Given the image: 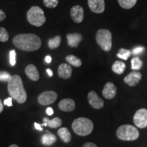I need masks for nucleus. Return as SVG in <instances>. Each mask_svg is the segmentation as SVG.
<instances>
[{"label":"nucleus","mask_w":147,"mask_h":147,"mask_svg":"<svg viewBox=\"0 0 147 147\" xmlns=\"http://www.w3.org/2000/svg\"><path fill=\"white\" fill-rule=\"evenodd\" d=\"M14 45L20 50L32 52L41 47V39L34 34H18L13 38Z\"/></svg>","instance_id":"nucleus-1"},{"label":"nucleus","mask_w":147,"mask_h":147,"mask_svg":"<svg viewBox=\"0 0 147 147\" xmlns=\"http://www.w3.org/2000/svg\"><path fill=\"white\" fill-rule=\"evenodd\" d=\"M8 90L11 97L19 104H23L27 100V95L24 88L23 80L18 75L12 76L8 82Z\"/></svg>","instance_id":"nucleus-2"},{"label":"nucleus","mask_w":147,"mask_h":147,"mask_svg":"<svg viewBox=\"0 0 147 147\" xmlns=\"http://www.w3.org/2000/svg\"><path fill=\"white\" fill-rule=\"evenodd\" d=\"M71 127H72L73 131L77 135L80 136H86L93 131V123L89 119L80 117L73 121Z\"/></svg>","instance_id":"nucleus-3"},{"label":"nucleus","mask_w":147,"mask_h":147,"mask_svg":"<svg viewBox=\"0 0 147 147\" xmlns=\"http://www.w3.org/2000/svg\"><path fill=\"white\" fill-rule=\"evenodd\" d=\"M27 20L33 26H42L46 22L44 11L40 7L32 6L27 12Z\"/></svg>","instance_id":"nucleus-4"},{"label":"nucleus","mask_w":147,"mask_h":147,"mask_svg":"<svg viewBox=\"0 0 147 147\" xmlns=\"http://www.w3.org/2000/svg\"><path fill=\"white\" fill-rule=\"evenodd\" d=\"M117 136L121 140L133 141L138 138L139 131L133 125H123L119 127L117 129Z\"/></svg>","instance_id":"nucleus-5"},{"label":"nucleus","mask_w":147,"mask_h":147,"mask_svg":"<svg viewBox=\"0 0 147 147\" xmlns=\"http://www.w3.org/2000/svg\"><path fill=\"white\" fill-rule=\"evenodd\" d=\"M95 39L97 45L103 51L108 52L111 50L113 42H112V34L109 30L102 29L97 31Z\"/></svg>","instance_id":"nucleus-6"},{"label":"nucleus","mask_w":147,"mask_h":147,"mask_svg":"<svg viewBox=\"0 0 147 147\" xmlns=\"http://www.w3.org/2000/svg\"><path fill=\"white\" fill-rule=\"evenodd\" d=\"M134 123L139 128L143 129L147 127V109L140 108L135 113Z\"/></svg>","instance_id":"nucleus-7"},{"label":"nucleus","mask_w":147,"mask_h":147,"mask_svg":"<svg viewBox=\"0 0 147 147\" xmlns=\"http://www.w3.org/2000/svg\"><path fill=\"white\" fill-rule=\"evenodd\" d=\"M57 98V94L56 92L47 91L40 93L38 97V101L41 105L47 106L54 103Z\"/></svg>","instance_id":"nucleus-8"},{"label":"nucleus","mask_w":147,"mask_h":147,"mask_svg":"<svg viewBox=\"0 0 147 147\" xmlns=\"http://www.w3.org/2000/svg\"><path fill=\"white\" fill-rule=\"evenodd\" d=\"M88 101L91 107L95 109H101L104 107V102L100 97L98 96L96 92L91 91L88 94Z\"/></svg>","instance_id":"nucleus-9"},{"label":"nucleus","mask_w":147,"mask_h":147,"mask_svg":"<svg viewBox=\"0 0 147 147\" xmlns=\"http://www.w3.org/2000/svg\"><path fill=\"white\" fill-rule=\"evenodd\" d=\"M142 76V74L140 72L137 71H133L125 77L124 82L130 87H135L140 81Z\"/></svg>","instance_id":"nucleus-10"},{"label":"nucleus","mask_w":147,"mask_h":147,"mask_svg":"<svg viewBox=\"0 0 147 147\" xmlns=\"http://www.w3.org/2000/svg\"><path fill=\"white\" fill-rule=\"evenodd\" d=\"M71 18L75 23H80L84 19V9L80 5L73 6L70 10Z\"/></svg>","instance_id":"nucleus-11"},{"label":"nucleus","mask_w":147,"mask_h":147,"mask_svg":"<svg viewBox=\"0 0 147 147\" xmlns=\"http://www.w3.org/2000/svg\"><path fill=\"white\" fill-rule=\"evenodd\" d=\"M88 5L92 12L96 14H101L105 10L104 0H88Z\"/></svg>","instance_id":"nucleus-12"},{"label":"nucleus","mask_w":147,"mask_h":147,"mask_svg":"<svg viewBox=\"0 0 147 147\" xmlns=\"http://www.w3.org/2000/svg\"><path fill=\"white\" fill-rule=\"evenodd\" d=\"M117 93V87L113 82H108L104 86L102 91V95L105 98L111 100L115 97Z\"/></svg>","instance_id":"nucleus-13"},{"label":"nucleus","mask_w":147,"mask_h":147,"mask_svg":"<svg viewBox=\"0 0 147 147\" xmlns=\"http://www.w3.org/2000/svg\"><path fill=\"white\" fill-rule=\"evenodd\" d=\"M58 76L61 78L68 79L72 74V69L71 66L67 63H61L58 67Z\"/></svg>","instance_id":"nucleus-14"},{"label":"nucleus","mask_w":147,"mask_h":147,"mask_svg":"<svg viewBox=\"0 0 147 147\" xmlns=\"http://www.w3.org/2000/svg\"><path fill=\"white\" fill-rule=\"evenodd\" d=\"M67 40V45L71 48H77L79 46L80 42L82 41V36L78 33L68 34L66 36Z\"/></svg>","instance_id":"nucleus-15"},{"label":"nucleus","mask_w":147,"mask_h":147,"mask_svg":"<svg viewBox=\"0 0 147 147\" xmlns=\"http://www.w3.org/2000/svg\"><path fill=\"white\" fill-rule=\"evenodd\" d=\"M59 108L64 112H71L75 109L76 104L74 101L71 99L66 98L61 100L59 103Z\"/></svg>","instance_id":"nucleus-16"},{"label":"nucleus","mask_w":147,"mask_h":147,"mask_svg":"<svg viewBox=\"0 0 147 147\" xmlns=\"http://www.w3.org/2000/svg\"><path fill=\"white\" fill-rule=\"evenodd\" d=\"M25 74L28 78L33 81H38L40 78V74L38 69L33 64H29L25 67Z\"/></svg>","instance_id":"nucleus-17"},{"label":"nucleus","mask_w":147,"mask_h":147,"mask_svg":"<svg viewBox=\"0 0 147 147\" xmlns=\"http://www.w3.org/2000/svg\"><path fill=\"white\" fill-rule=\"evenodd\" d=\"M43 122L45 123L44 125L49 126L51 128H57L62 124L61 119L59 117H55L52 120H50L47 117H45L43 119Z\"/></svg>","instance_id":"nucleus-18"},{"label":"nucleus","mask_w":147,"mask_h":147,"mask_svg":"<svg viewBox=\"0 0 147 147\" xmlns=\"http://www.w3.org/2000/svg\"><path fill=\"white\" fill-rule=\"evenodd\" d=\"M56 141V136L49 131H47V133L44 134L42 137V143L45 146H51L54 144Z\"/></svg>","instance_id":"nucleus-19"},{"label":"nucleus","mask_w":147,"mask_h":147,"mask_svg":"<svg viewBox=\"0 0 147 147\" xmlns=\"http://www.w3.org/2000/svg\"><path fill=\"white\" fill-rule=\"evenodd\" d=\"M58 136L64 142H70L71 136L68 129L66 127H61L58 130Z\"/></svg>","instance_id":"nucleus-20"},{"label":"nucleus","mask_w":147,"mask_h":147,"mask_svg":"<svg viewBox=\"0 0 147 147\" xmlns=\"http://www.w3.org/2000/svg\"><path fill=\"white\" fill-rule=\"evenodd\" d=\"M126 65L123 62L120 61H117L113 63L112 66V69L114 72L117 74H122L125 69Z\"/></svg>","instance_id":"nucleus-21"},{"label":"nucleus","mask_w":147,"mask_h":147,"mask_svg":"<svg viewBox=\"0 0 147 147\" xmlns=\"http://www.w3.org/2000/svg\"><path fill=\"white\" fill-rule=\"evenodd\" d=\"M65 60L69 65L74 66V67H80L82 65V61L78 57L74 56V55H69L66 57Z\"/></svg>","instance_id":"nucleus-22"},{"label":"nucleus","mask_w":147,"mask_h":147,"mask_svg":"<svg viewBox=\"0 0 147 147\" xmlns=\"http://www.w3.org/2000/svg\"><path fill=\"white\" fill-rule=\"evenodd\" d=\"M61 38L60 36H57L54 38H51L49 40L48 42V45L51 49H57L61 45Z\"/></svg>","instance_id":"nucleus-23"},{"label":"nucleus","mask_w":147,"mask_h":147,"mask_svg":"<svg viewBox=\"0 0 147 147\" xmlns=\"http://www.w3.org/2000/svg\"><path fill=\"white\" fill-rule=\"evenodd\" d=\"M137 2V0H118L119 4L124 9H131Z\"/></svg>","instance_id":"nucleus-24"},{"label":"nucleus","mask_w":147,"mask_h":147,"mask_svg":"<svg viewBox=\"0 0 147 147\" xmlns=\"http://www.w3.org/2000/svg\"><path fill=\"white\" fill-rule=\"evenodd\" d=\"M131 69L133 70H139L142 68V65H143V62L140 59L139 57H134L131 59Z\"/></svg>","instance_id":"nucleus-25"},{"label":"nucleus","mask_w":147,"mask_h":147,"mask_svg":"<svg viewBox=\"0 0 147 147\" xmlns=\"http://www.w3.org/2000/svg\"><path fill=\"white\" fill-rule=\"evenodd\" d=\"M131 51L127 50V49H123L122 48V49H121L119 51V53H117V57L123 60H127L128 58L131 56Z\"/></svg>","instance_id":"nucleus-26"},{"label":"nucleus","mask_w":147,"mask_h":147,"mask_svg":"<svg viewBox=\"0 0 147 147\" xmlns=\"http://www.w3.org/2000/svg\"><path fill=\"white\" fill-rule=\"evenodd\" d=\"M9 40L8 31L3 27H0V42H5Z\"/></svg>","instance_id":"nucleus-27"},{"label":"nucleus","mask_w":147,"mask_h":147,"mask_svg":"<svg viewBox=\"0 0 147 147\" xmlns=\"http://www.w3.org/2000/svg\"><path fill=\"white\" fill-rule=\"evenodd\" d=\"M43 2L47 8H55L57 6L59 0H43Z\"/></svg>","instance_id":"nucleus-28"},{"label":"nucleus","mask_w":147,"mask_h":147,"mask_svg":"<svg viewBox=\"0 0 147 147\" xmlns=\"http://www.w3.org/2000/svg\"><path fill=\"white\" fill-rule=\"evenodd\" d=\"M12 78L10 73L5 71H0V81L1 82H9Z\"/></svg>","instance_id":"nucleus-29"},{"label":"nucleus","mask_w":147,"mask_h":147,"mask_svg":"<svg viewBox=\"0 0 147 147\" xmlns=\"http://www.w3.org/2000/svg\"><path fill=\"white\" fill-rule=\"evenodd\" d=\"M16 51L14 50H12L10 52V63L12 66H14L16 63Z\"/></svg>","instance_id":"nucleus-30"},{"label":"nucleus","mask_w":147,"mask_h":147,"mask_svg":"<svg viewBox=\"0 0 147 147\" xmlns=\"http://www.w3.org/2000/svg\"><path fill=\"white\" fill-rule=\"evenodd\" d=\"M144 49V47H138L136 48H135V49L132 51V53H133V55H140V53H142L143 52Z\"/></svg>","instance_id":"nucleus-31"},{"label":"nucleus","mask_w":147,"mask_h":147,"mask_svg":"<svg viewBox=\"0 0 147 147\" xmlns=\"http://www.w3.org/2000/svg\"><path fill=\"white\" fill-rule=\"evenodd\" d=\"M12 97H8V99L4 100V104L5 105L8 106H12Z\"/></svg>","instance_id":"nucleus-32"},{"label":"nucleus","mask_w":147,"mask_h":147,"mask_svg":"<svg viewBox=\"0 0 147 147\" xmlns=\"http://www.w3.org/2000/svg\"><path fill=\"white\" fill-rule=\"evenodd\" d=\"M5 17H6V15H5V12L2 10H0V22L3 21Z\"/></svg>","instance_id":"nucleus-33"},{"label":"nucleus","mask_w":147,"mask_h":147,"mask_svg":"<svg viewBox=\"0 0 147 147\" xmlns=\"http://www.w3.org/2000/svg\"><path fill=\"white\" fill-rule=\"evenodd\" d=\"M82 147H97L96 144H95L94 143L92 142H86L83 144Z\"/></svg>","instance_id":"nucleus-34"},{"label":"nucleus","mask_w":147,"mask_h":147,"mask_svg":"<svg viewBox=\"0 0 147 147\" xmlns=\"http://www.w3.org/2000/svg\"><path fill=\"white\" fill-rule=\"evenodd\" d=\"M34 127L36 129L40 130V131H42V128L41 127V125L38 123H34Z\"/></svg>","instance_id":"nucleus-35"},{"label":"nucleus","mask_w":147,"mask_h":147,"mask_svg":"<svg viewBox=\"0 0 147 147\" xmlns=\"http://www.w3.org/2000/svg\"><path fill=\"white\" fill-rule=\"evenodd\" d=\"M47 113L49 116L52 115L53 114V110L52 109V108H48L47 109Z\"/></svg>","instance_id":"nucleus-36"},{"label":"nucleus","mask_w":147,"mask_h":147,"mask_svg":"<svg viewBox=\"0 0 147 147\" xmlns=\"http://www.w3.org/2000/svg\"><path fill=\"white\" fill-rule=\"evenodd\" d=\"M51 61H52V58H51V57L49 56V55H47L45 57V61L47 62V63H50Z\"/></svg>","instance_id":"nucleus-37"},{"label":"nucleus","mask_w":147,"mask_h":147,"mask_svg":"<svg viewBox=\"0 0 147 147\" xmlns=\"http://www.w3.org/2000/svg\"><path fill=\"white\" fill-rule=\"evenodd\" d=\"M47 74H49V76H50V77H51V76H53V71H52V70H51V69H47Z\"/></svg>","instance_id":"nucleus-38"},{"label":"nucleus","mask_w":147,"mask_h":147,"mask_svg":"<svg viewBox=\"0 0 147 147\" xmlns=\"http://www.w3.org/2000/svg\"><path fill=\"white\" fill-rule=\"evenodd\" d=\"M3 104L1 103V101L0 100V113H1V112L3 111Z\"/></svg>","instance_id":"nucleus-39"},{"label":"nucleus","mask_w":147,"mask_h":147,"mask_svg":"<svg viewBox=\"0 0 147 147\" xmlns=\"http://www.w3.org/2000/svg\"><path fill=\"white\" fill-rule=\"evenodd\" d=\"M9 147H18V146L16 144H12V145H10Z\"/></svg>","instance_id":"nucleus-40"}]
</instances>
